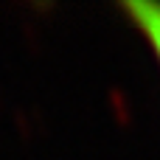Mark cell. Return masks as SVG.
I'll return each instance as SVG.
<instances>
[{
    "mask_svg": "<svg viewBox=\"0 0 160 160\" xmlns=\"http://www.w3.org/2000/svg\"><path fill=\"white\" fill-rule=\"evenodd\" d=\"M121 8L129 14L132 25L143 34V39L149 42V48L160 65V6H155V3H124Z\"/></svg>",
    "mask_w": 160,
    "mask_h": 160,
    "instance_id": "cell-1",
    "label": "cell"
}]
</instances>
